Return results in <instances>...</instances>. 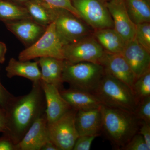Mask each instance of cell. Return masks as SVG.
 Masks as SVG:
<instances>
[{
	"mask_svg": "<svg viewBox=\"0 0 150 150\" xmlns=\"http://www.w3.org/2000/svg\"><path fill=\"white\" fill-rule=\"evenodd\" d=\"M45 96L40 81L33 83L29 93L14 96L6 108V124L3 133L16 145L35 120L45 113Z\"/></svg>",
	"mask_w": 150,
	"mask_h": 150,
	"instance_id": "cell-1",
	"label": "cell"
},
{
	"mask_svg": "<svg viewBox=\"0 0 150 150\" xmlns=\"http://www.w3.org/2000/svg\"><path fill=\"white\" fill-rule=\"evenodd\" d=\"M101 131L121 149L138 133L140 121L133 112L101 105Z\"/></svg>",
	"mask_w": 150,
	"mask_h": 150,
	"instance_id": "cell-2",
	"label": "cell"
},
{
	"mask_svg": "<svg viewBox=\"0 0 150 150\" xmlns=\"http://www.w3.org/2000/svg\"><path fill=\"white\" fill-rule=\"evenodd\" d=\"M93 94L103 105L134 113L139 103L130 87L105 71Z\"/></svg>",
	"mask_w": 150,
	"mask_h": 150,
	"instance_id": "cell-3",
	"label": "cell"
},
{
	"mask_svg": "<svg viewBox=\"0 0 150 150\" xmlns=\"http://www.w3.org/2000/svg\"><path fill=\"white\" fill-rule=\"evenodd\" d=\"M103 67L98 63L82 62L71 64L64 60L62 72L63 82L70 88L93 94L104 73Z\"/></svg>",
	"mask_w": 150,
	"mask_h": 150,
	"instance_id": "cell-4",
	"label": "cell"
},
{
	"mask_svg": "<svg viewBox=\"0 0 150 150\" xmlns=\"http://www.w3.org/2000/svg\"><path fill=\"white\" fill-rule=\"evenodd\" d=\"M64 43L56 32L54 22L48 25L46 31L35 42L21 52L20 61H30L41 57H52L64 60Z\"/></svg>",
	"mask_w": 150,
	"mask_h": 150,
	"instance_id": "cell-5",
	"label": "cell"
},
{
	"mask_svg": "<svg viewBox=\"0 0 150 150\" xmlns=\"http://www.w3.org/2000/svg\"><path fill=\"white\" fill-rule=\"evenodd\" d=\"M77 111L71 108L58 120L48 124L49 139L59 150H72L79 137L75 125Z\"/></svg>",
	"mask_w": 150,
	"mask_h": 150,
	"instance_id": "cell-6",
	"label": "cell"
},
{
	"mask_svg": "<svg viewBox=\"0 0 150 150\" xmlns=\"http://www.w3.org/2000/svg\"><path fill=\"white\" fill-rule=\"evenodd\" d=\"M67 10L57 9L54 23L56 32L65 45L91 35L88 25Z\"/></svg>",
	"mask_w": 150,
	"mask_h": 150,
	"instance_id": "cell-7",
	"label": "cell"
},
{
	"mask_svg": "<svg viewBox=\"0 0 150 150\" xmlns=\"http://www.w3.org/2000/svg\"><path fill=\"white\" fill-rule=\"evenodd\" d=\"M81 18L94 30L113 28V21L102 0H71Z\"/></svg>",
	"mask_w": 150,
	"mask_h": 150,
	"instance_id": "cell-8",
	"label": "cell"
},
{
	"mask_svg": "<svg viewBox=\"0 0 150 150\" xmlns=\"http://www.w3.org/2000/svg\"><path fill=\"white\" fill-rule=\"evenodd\" d=\"M104 52L93 35H91L75 43L65 45L64 60L71 64L82 62L99 64Z\"/></svg>",
	"mask_w": 150,
	"mask_h": 150,
	"instance_id": "cell-9",
	"label": "cell"
},
{
	"mask_svg": "<svg viewBox=\"0 0 150 150\" xmlns=\"http://www.w3.org/2000/svg\"><path fill=\"white\" fill-rule=\"evenodd\" d=\"M48 125L45 113L35 120L20 142L16 145V150H41L43 145L50 141Z\"/></svg>",
	"mask_w": 150,
	"mask_h": 150,
	"instance_id": "cell-10",
	"label": "cell"
},
{
	"mask_svg": "<svg viewBox=\"0 0 150 150\" xmlns=\"http://www.w3.org/2000/svg\"><path fill=\"white\" fill-rule=\"evenodd\" d=\"M99 64L102 65L105 71L132 89L136 77L122 54H111L105 51Z\"/></svg>",
	"mask_w": 150,
	"mask_h": 150,
	"instance_id": "cell-11",
	"label": "cell"
},
{
	"mask_svg": "<svg viewBox=\"0 0 150 150\" xmlns=\"http://www.w3.org/2000/svg\"><path fill=\"white\" fill-rule=\"evenodd\" d=\"M40 83L46 101L45 113L48 124H50L59 119L71 107L63 98L56 86L41 80Z\"/></svg>",
	"mask_w": 150,
	"mask_h": 150,
	"instance_id": "cell-12",
	"label": "cell"
},
{
	"mask_svg": "<svg viewBox=\"0 0 150 150\" xmlns=\"http://www.w3.org/2000/svg\"><path fill=\"white\" fill-rule=\"evenodd\" d=\"M113 21V28L127 43L135 36L136 25L129 17L123 0L105 3Z\"/></svg>",
	"mask_w": 150,
	"mask_h": 150,
	"instance_id": "cell-13",
	"label": "cell"
},
{
	"mask_svg": "<svg viewBox=\"0 0 150 150\" xmlns=\"http://www.w3.org/2000/svg\"><path fill=\"white\" fill-rule=\"evenodd\" d=\"M4 23L7 28L27 48L43 35L47 27L38 24L31 18L5 22Z\"/></svg>",
	"mask_w": 150,
	"mask_h": 150,
	"instance_id": "cell-14",
	"label": "cell"
},
{
	"mask_svg": "<svg viewBox=\"0 0 150 150\" xmlns=\"http://www.w3.org/2000/svg\"><path fill=\"white\" fill-rule=\"evenodd\" d=\"M129 64L136 79L150 69V53L135 39L126 43L121 54Z\"/></svg>",
	"mask_w": 150,
	"mask_h": 150,
	"instance_id": "cell-15",
	"label": "cell"
},
{
	"mask_svg": "<svg viewBox=\"0 0 150 150\" xmlns=\"http://www.w3.org/2000/svg\"><path fill=\"white\" fill-rule=\"evenodd\" d=\"M100 107L77 110L75 117V125L79 136L98 137L100 135L102 131Z\"/></svg>",
	"mask_w": 150,
	"mask_h": 150,
	"instance_id": "cell-16",
	"label": "cell"
},
{
	"mask_svg": "<svg viewBox=\"0 0 150 150\" xmlns=\"http://www.w3.org/2000/svg\"><path fill=\"white\" fill-rule=\"evenodd\" d=\"M63 98L71 108L79 110H85L100 107L102 105L93 94L88 92L70 88L60 90Z\"/></svg>",
	"mask_w": 150,
	"mask_h": 150,
	"instance_id": "cell-17",
	"label": "cell"
},
{
	"mask_svg": "<svg viewBox=\"0 0 150 150\" xmlns=\"http://www.w3.org/2000/svg\"><path fill=\"white\" fill-rule=\"evenodd\" d=\"M7 76L11 79L20 76L28 79L32 83L39 81L41 79V72L37 62L20 61L11 58L6 67Z\"/></svg>",
	"mask_w": 150,
	"mask_h": 150,
	"instance_id": "cell-18",
	"label": "cell"
},
{
	"mask_svg": "<svg viewBox=\"0 0 150 150\" xmlns=\"http://www.w3.org/2000/svg\"><path fill=\"white\" fill-rule=\"evenodd\" d=\"M93 35L105 51L111 54H121L126 42L113 28L94 30Z\"/></svg>",
	"mask_w": 150,
	"mask_h": 150,
	"instance_id": "cell-19",
	"label": "cell"
},
{
	"mask_svg": "<svg viewBox=\"0 0 150 150\" xmlns=\"http://www.w3.org/2000/svg\"><path fill=\"white\" fill-rule=\"evenodd\" d=\"M22 5L33 20L38 24L47 27L54 22L57 8L52 7L43 0H30Z\"/></svg>",
	"mask_w": 150,
	"mask_h": 150,
	"instance_id": "cell-20",
	"label": "cell"
},
{
	"mask_svg": "<svg viewBox=\"0 0 150 150\" xmlns=\"http://www.w3.org/2000/svg\"><path fill=\"white\" fill-rule=\"evenodd\" d=\"M126 11L135 25L150 22V0H123Z\"/></svg>",
	"mask_w": 150,
	"mask_h": 150,
	"instance_id": "cell-21",
	"label": "cell"
},
{
	"mask_svg": "<svg viewBox=\"0 0 150 150\" xmlns=\"http://www.w3.org/2000/svg\"><path fill=\"white\" fill-rule=\"evenodd\" d=\"M27 18H31L24 6L11 0H0V21L5 22Z\"/></svg>",
	"mask_w": 150,
	"mask_h": 150,
	"instance_id": "cell-22",
	"label": "cell"
},
{
	"mask_svg": "<svg viewBox=\"0 0 150 150\" xmlns=\"http://www.w3.org/2000/svg\"><path fill=\"white\" fill-rule=\"evenodd\" d=\"M132 90L139 102L150 96V69L136 79Z\"/></svg>",
	"mask_w": 150,
	"mask_h": 150,
	"instance_id": "cell-23",
	"label": "cell"
},
{
	"mask_svg": "<svg viewBox=\"0 0 150 150\" xmlns=\"http://www.w3.org/2000/svg\"><path fill=\"white\" fill-rule=\"evenodd\" d=\"M46 59L53 79V84L61 90L63 89L64 83L62 80V72L64 60L52 57H46Z\"/></svg>",
	"mask_w": 150,
	"mask_h": 150,
	"instance_id": "cell-24",
	"label": "cell"
},
{
	"mask_svg": "<svg viewBox=\"0 0 150 150\" xmlns=\"http://www.w3.org/2000/svg\"><path fill=\"white\" fill-rule=\"evenodd\" d=\"M134 39L150 53V23L136 25Z\"/></svg>",
	"mask_w": 150,
	"mask_h": 150,
	"instance_id": "cell-25",
	"label": "cell"
},
{
	"mask_svg": "<svg viewBox=\"0 0 150 150\" xmlns=\"http://www.w3.org/2000/svg\"><path fill=\"white\" fill-rule=\"evenodd\" d=\"M134 114L140 122L150 124V96L139 101Z\"/></svg>",
	"mask_w": 150,
	"mask_h": 150,
	"instance_id": "cell-26",
	"label": "cell"
},
{
	"mask_svg": "<svg viewBox=\"0 0 150 150\" xmlns=\"http://www.w3.org/2000/svg\"><path fill=\"white\" fill-rule=\"evenodd\" d=\"M123 150H150L144 138L137 133L126 145L120 149Z\"/></svg>",
	"mask_w": 150,
	"mask_h": 150,
	"instance_id": "cell-27",
	"label": "cell"
},
{
	"mask_svg": "<svg viewBox=\"0 0 150 150\" xmlns=\"http://www.w3.org/2000/svg\"><path fill=\"white\" fill-rule=\"evenodd\" d=\"M52 7L55 8H62L67 10L80 18L77 11L73 6L71 0H43Z\"/></svg>",
	"mask_w": 150,
	"mask_h": 150,
	"instance_id": "cell-28",
	"label": "cell"
},
{
	"mask_svg": "<svg viewBox=\"0 0 150 150\" xmlns=\"http://www.w3.org/2000/svg\"><path fill=\"white\" fill-rule=\"evenodd\" d=\"M96 136H79L75 142L73 150H89Z\"/></svg>",
	"mask_w": 150,
	"mask_h": 150,
	"instance_id": "cell-29",
	"label": "cell"
},
{
	"mask_svg": "<svg viewBox=\"0 0 150 150\" xmlns=\"http://www.w3.org/2000/svg\"><path fill=\"white\" fill-rule=\"evenodd\" d=\"M38 62L41 68L40 80L47 83L53 84V79L48 67L46 57L40 58Z\"/></svg>",
	"mask_w": 150,
	"mask_h": 150,
	"instance_id": "cell-30",
	"label": "cell"
},
{
	"mask_svg": "<svg viewBox=\"0 0 150 150\" xmlns=\"http://www.w3.org/2000/svg\"><path fill=\"white\" fill-rule=\"evenodd\" d=\"M14 96L13 95L10 93L3 86L1 81L0 76V105L1 107L5 109L9 103L10 102Z\"/></svg>",
	"mask_w": 150,
	"mask_h": 150,
	"instance_id": "cell-31",
	"label": "cell"
},
{
	"mask_svg": "<svg viewBox=\"0 0 150 150\" xmlns=\"http://www.w3.org/2000/svg\"><path fill=\"white\" fill-rule=\"evenodd\" d=\"M138 133L142 135L148 147L150 149V124L144 122H140Z\"/></svg>",
	"mask_w": 150,
	"mask_h": 150,
	"instance_id": "cell-32",
	"label": "cell"
},
{
	"mask_svg": "<svg viewBox=\"0 0 150 150\" xmlns=\"http://www.w3.org/2000/svg\"><path fill=\"white\" fill-rule=\"evenodd\" d=\"M0 150H16V145L4 135L0 137Z\"/></svg>",
	"mask_w": 150,
	"mask_h": 150,
	"instance_id": "cell-33",
	"label": "cell"
},
{
	"mask_svg": "<svg viewBox=\"0 0 150 150\" xmlns=\"http://www.w3.org/2000/svg\"><path fill=\"white\" fill-rule=\"evenodd\" d=\"M6 124V110L0 105V133L5 132Z\"/></svg>",
	"mask_w": 150,
	"mask_h": 150,
	"instance_id": "cell-34",
	"label": "cell"
},
{
	"mask_svg": "<svg viewBox=\"0 0 150 150\" xmlns=\"http://www.w3.org/2000/svg\"><path fill=\"white\" fill-rule=\"evenodd\" d=\"M7 47L5 43L0 41V64H3L6 60Z\"/></svg>",
	"mask_w": 150,
	"mask_h": 150,
	"instance_id": "cell-35",
	"label": "cell"
},
{
	"mask_svg": "<svg viewBox=\"0 0 150 150\" xmlns=\"http://www.w3.org/2000/svg\"><path fill=\"white\" fill-rule=\"evenodd\" d=\"M41 150H59L58 147L51 141L46 143L41 148Z\"/></svg>",
	"mask_w": 150,
	"mask_h": 150,
	"instance_id": "cell-36",
	"label": "cell"
},
{
	"mask_svg": "<svg viewBox=\"0 0 150 150\" xmlns=\"http://www.w3.org/2000/svg\"><path fill=\"white\" fill-rule=\"evenodd\" d=\"M12 1L16 3L17 4H19L23 5L25 3L29 1L30 0H11Z\"/></svg>",
	"mask_w": 150,
	"mask_h": 150,
	"instance_id": "cell-37",
	"label": "cell"
},
{
	"mask_svg": "<svg viewBox=\"0 0 150 150\" xmlns=\"http://www.w3.org/2000/svg\"><path fill=\"white\" fill-rule=\"evenodd\" d=\"M102 1H104V2H108L112 1H114V0H102Z\"/></svg>",
	"mask_w": 150,
	"mask_h": 150,
	"instance_id": "cell-38",
	"label": "cell"
}]
</instances>
